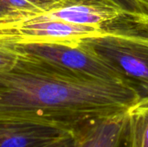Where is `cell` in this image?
<instances>
[{
  "label": "cell",
  "instance_id": "obj_12",
  "mask_svg": "<svg viewBox=\"0 0 148 147\" xmlns=\"http://www.w3.org/2000/svg\"><path fill=\"white\" fill-rule=\"evenodd\" d=\"M78 142L77 133L75 134H68L55 141L40 147H76Z\"/></svg>",
  "mask_w": 148,
  "mask_h": 147
},
{
  "label": "cell",
  "instance_id": "obj_3",
  "mask_svg": "<svg viewBox=\"0 0 148 147\" xmlns=\"http://www.w3.org/2000/svg\"><path fill=\"white\" fill-rule=\"evenodd\" d=\"M108 29L76 25L36 16L25 20L0 22V43L10 46L29 43L73 45L84 39L101 35Z\"/></svg>",
  "mask_w": 148,
  "mask_h": 147
},
{
  "label": "cell",
  "instance_id": "obj_11",
  "mask_svg": "<svg viewBox=\"0 0 148 147\" xmlns=\"http://www.w3.org/2000/svg\"><path fill=\"white\" fill-rule=\"evenodd\" d=\"M18 55L19 53L15 46L0 43V70L12 67L15 64Z\"/></svg>",
  "mask_w": 148,
  "mask_h": 147
},
{
  "label": "cell",
  "instance_id": "obj_5",
  "mask_svg": "<svg viewBox=\"0 0 148 147\" xmlns=\"http://www.w3.org/2000/svg\"><path fill=\"white\" fill-rule=\"evenodd\" d=\"M38 16L76 25L108 29L114 22L130 16V10L116 0H62L51 10Z\"/></svg>",
  "mask_w": 148,
  "mask_h": 147
},
{
  "label": "cell",
  "instance_id": "obj_7",
  "mask_svg": "<svg viewBox=\"0 0 148 147\" xmlns=\"http://www.w3.org/2000/svg\"><path fill=\"white\" fill-rule=\"evenodd\" d=\"M68 134L75 133L36 123L0 120V147H40Z\"/></svg>",
  "mask_w": 148,
  "mask_h": 147
},
{
  "label": "cell",
  "instance_id": "obj_10",
  "mask_svg": "<svg viewBox=\"0 0 148 147\" xmlns=\"http://www.w3.org/2000/svg\"><path fill=\"white\" fill-rule=\"evenodd\" d=\"M132 10H130V16L134 22L148 28V0H129Z\"/></svg>",
  "mask_w": 148,
  "mask_h": 147
},
{
  "label": "cell",
  "instance_id": "obj_9",
  "mask_svg": "<svg viewBox=\"0 0 148 147\" xmlns=\"http://www.w3.org/2000/svg\"><path fill=\"white\" fill-rule=\"evenodd\" d=\"M128 114L131 147H148V95L141 97Z\"/></svg>",
  "mask_w": 148,
  "mask_h": 147
},
{
  "label": "cell",
  "instance_id": "obj_1",
  "mask_svg": "<svg viewBox=\"0 0 148 147\" xmlns=\"http://www.w3.org/2000/svg\"><path fill=\"white\" fill-rule=\"evenodd\" d=\"M18 53L12 67L0 70V120L76 133L92 122L128 112L142 97L129 79H101Z\"/></svg>",
  "mask_w": 148,
  "mask_h": 147
},
{
  "label": "cell",
  "instance_id": "obj_2",
  "mask_svg": "<svg viewBox=\"0 0 148 147\" xmlns=\"http://www.w3.org/2000/svg\"><path fill=\"white\" fill-rule=\"evenodd\" d=\"M82 42L148 95V36L108 29Z\"/></svg>",
  "mask_w": 148,
  "mask_h": 147
},
{
  "label": "cell",
  "instance_id": "obj_6",
  "mask_svg": "<svg viewBox=\"0 0 148 147\" xmlns=\"http://www.w3.org/2000/svg\"><path fill=\"white\" fill-rule=\"evenodd\" d=\"M77 137L76 147H131L128 112L92 122Z\"/></svg>",
  "mask_w": 148,
  "mask_h": 147
},
{
  "label": "cell",
  "instance_id": "obj_4",
  "mask_svg": "<svg viewBox=\"0 0 148 147\" xmlns=\"http://www.w3.org/2000/svg\"><path fill=\"white\" fill-rule=\"evenodd\" d=\"M14 46L18 51L34 55L90 76L106 80L127 79L82 41L73 45L64 43H29Z\"/></svg>",
  "mask_w": 148,
  "mask_h": 147
},
{
  "label": "cell",
  "instance_id": "obj_8",
  "mask_svg": "<svg viewBox=\"0 0 148 147\" xmlns=\"http://www.w3.org/2000/svg\"><path fill=\"white\" fill-rule=\"evenodd\" d=\"M62 0H0V22L35 17L51 10Z\"/></svg>",
  "mask_w": 148,
  "mask_h": 147
}]
</instances>
